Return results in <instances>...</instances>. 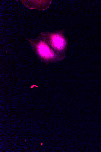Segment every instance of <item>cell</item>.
<instances>
[{"label": "cell", "instance_id": "1", "mask_svg": "<svg viewBox=\"0 0 101 152\" xmlns=\"http://www.w3.org/2000/svg\"><path fill=\"white\" fill-rule=\"evenodd\" d=\"M64 30L48 33L47 42L57 53L65 57L64 55L68 45V40L64 36Z\"/></svg>", "mask_w": 101, "mask_h": 152}, {"label": "cell", "instance_id": "2", "mask_svg": "<svg viewBox=\"0 0 101 152\" xmlns=\"http://www.w3.org/2000/svg\"><path fill=\"white\" fill-rule=\"evenodd\" d=\"M34 47V49L41 60L45 62H55L64 57L57 53L47 43L41 42Z\"/></svg>", "mask_w": 101, "mask_h": 152}, {"label": "cell", "instance_id": "3", "mask_svg": "<svg viewBox=\"0 0 101 152\" xmlns=\"http://www.w3.org/2000/svg\"><path fill=\"white\" fill-rule=\"evenodd\" d=\"M42 144H43L42 143H41V145H42Z\"/></svg>", "mask_w": 101, "mask_h": 152}]
</instances>
